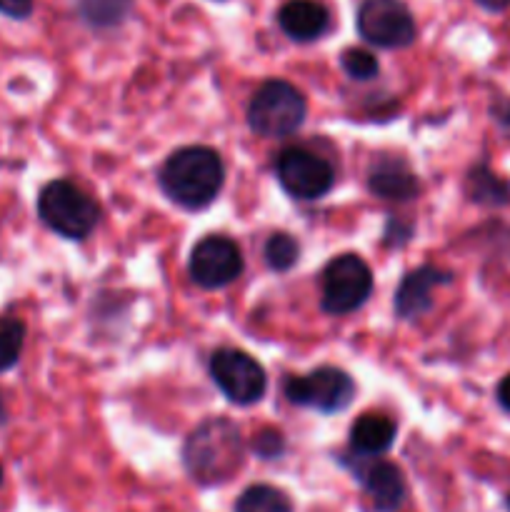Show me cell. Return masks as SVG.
Instances as JSON below:
<instances>
[{
	"instance_id": "83f0119b",
	"label": "cell",
	"mask_w": 510,
	"mask_h": 512,
	"mask_svg": "<svg viewBox=\"0 0 510 512\" xmlns=\"http://www.w3.org/2000/svg\"><path fill=\"white\" fill-rule=\"evenodd\" d=\"M508 508H510V498H508Z\"/></svg>"
},
{
	"instance_id": "44dd1931",
	"label": "cell",
	"mask_w": 510,
	"mask_h": 512,
	"mask_svg": "<svg viewBox=\"0 0 510 512\" xmlns=\"http://www.w3.org/2000/svg\"><path fill=\"white\" fill-rule=\"evenodd\" d=\"M340 68L353 80H373L380 73L378 58L365 48H345L340 53Z\"/></svg>"
},
{
	"instance_id": "e0dca14e",
	"label": "cell",
	"mask_w": 510,
	"mask_h": 512,
	"mask_svg": "<svg viewBox=\"0 0 510 512\" xmlns=\"http://www.w3.org/2000/svg\"><path fill=\"white\" fill-rule=\"evenodd\" d=\"M465 190H468V198L478 205L498 208V205L510 203V183L495 175L488 165L470 168L468 178H465Z\"/></svg>"
},
{
	"instance_id": "4fadbf2b",
	"label": "cell",
	"mask_w": 510,
	"mask_h": 512,
	"mask_svg": "<svg viewBox=\"0 0 510 512\" xmlns=\"http://www.w3.org/2000/svg\"><path fill=\"white\" fill-rule=\"evenodd\" d=\"M333 15L320 0H285L278 10V28L293 43H315L330 30Z\"/></svg>"
},
{
	"instance_id": "3957f363",
	"label": "cell",
	"mask_w": 510,
	"mask_h": 512,
	"mask_svg": "<svg viewBox=\"0 0 510 512\" xmlns=\"http://www.w3.org/2000/svg\"><path fill=\"white\" fill-rule=\"evenodd\" d=\"M305 113V95L288 80L270 78L250 98L248 125L260 138H285L300 130Z\"/></svg>"
},
{
	"instance_id": "484cf974",
	"label": "cell",
	"mask_w": 510,
	"mask_h": 512,
	"mask_svg": "<svg viewBox=\"0 0 510 512\" xmlns=\"http://www.w3.org/2000/svg\"><path fill=\"white\" fill-rule=\"evenodd\" d=\"M493 115L500 120V123L510 125V100H503V103L493 105Z\"/></svg>"
},
{
	"instance_id": "5bb4252c",
	"label": "cell",
	"mask_w": 510,
	"mask_h": 512,
	"mask_svg": "<svg viewBox=\"0 0 510 512\" xmlns=\"http://www.w3.org/2000/svg\"><path fill=\"white\" fill-rule=\"evenodd\" d=\"M368 190L380 200L405 203L420 193V180L403 158H380L368 170Z\"/></svg>"
},
{
	"instance_id": "6da1fadb",
	"label": "cell",
	"mask_w": 510,
	"mask_h": 512,
	"mask_svg": "<svg viewBox=\"0 0 510 512\" xmlns=\"http://www.w3.org/2000/svg\"><path fill=\"white\" fill-rule=\"evenodd\" d=\"M245 460V440L238 425L228 418H208L183 445V465L190 478L200 485L228 483Z\"/></svg>"
},
{
	"instance_id": "4316f807",
	"label": "cell",
	"mask_w": 510,
	"mask_h": 512,
	"mask_svg": "<svg viewBox=\"0 0 510 512\" xmlns=\"http://www.w3.org/2000/svg\"><path fill=\"white\" fill-rule=\"evenodd\" d=\"M0 485H3V465H0Z\"/></svg>"
},
{
	"instance_id": "ffe728a7",
	"label": "cell",
	"mask_w": 510,
	"mask_h": 512,
	"mask_svg": "<svg viewBox=\"0 0 510 512\" xmlns=\"http://www.w3.org/2000/svg\"><path fill=\"white\" fill-rule=\"evenodd\" d=\"M25 325L15 318L0 320V373L15 368L23 353Z\"/></svg>"
},
{
	"instance_id": "9a60e30c",
	"label": "cell",
	"mask_w": 510,
	"mask_h": 512,
	"mask_svg": "<svg viewBox=\"0 0 510 512\" xmlns=\"http://www.w3.org/2000/svg\"><path fill=\"white\" fill-rule=\"evenodd\" d=\"M398 435V425L383 413H365L350 425V450L368 458L388 453Z\"/></svg>"
},
{
	"instance_id": "ba28073f",
	"label": "cell",
	"mask_w": 510,
	"mask_h": 512,
	"mask_svg": "<svg viewBox=\"0 0 510 512\" xmlns=\"http://www.w3.org/2000/svg\"><path fill=\"white\" fill-rule=\"evenodd\" d=\"M285 398L300 408H313L318 413H340L355 398V380L345 370L323 365L310 373L288 378Z\"/></svg>"
},
{
	"instance_id": "d6986e66",
	"label": "cell",
	"mask_w": 510,
	"mask_h": 512,
	"mask_svg": "<svg viewBox=\"0 0 510 512\" xmlns=\"http://www.w3.org/2000/svg\"><path fill=\"white\" fill-rule=\"evenodd\" d=\"M300 258V243L290 233H273L265 243V263L275 273H285Z\"/></svg>"
},
{
	"instance_id": "2e32d148",
	"label": "cell",
	"mask_w": 510,
	"mask_h": 512,
	"mask_svg": "<svg viewBox=\"0 0 510 512\" xmlns=\"http://www.w3.org/2000/svg\"><path fill=\"white\" fill-rule=\"evenodd\" d=\"M135 0H73L78 18L90 30H115L130 18Z\"/></svg>"
},
{
	"instance_id": "5b68a950",
	"label": "cell",
	"mask_w": 510,
	"mask_h": 512,
	"mask_svg": "<svg viewBox=\"0 0 510 512\" xmlns=\"http://www.w3.org/2000/svg\"><path fill=\"white\" fill-rule=\"evenodd\" d=\"M355 28L365 43L380 50L410 48L418 38V23L403 0H360Z\"/></svg>"
},
{
	"instance_id": "8992f818",
	"label": "cell",
	"mask_w": 510,
	"mask_h": 512,
	"mask_svg": "<svg viewBox=\"0 0 510 512\" xmlns=\"http://www.w3.org/2000/svg\"><path fill=\"white\" fill-rule=\"evenodd\" d=\"M210 378L233 405H255L268 390V375L250 353L238 348H218L210 355Z\"/></svg>"
},
{
	"instance_id": "ac0fdd59",
	"label": "cell",
	"mask_w": 510,
	"mask_h": 512,
	"mask_svg": "<svg viewBox=\"0 0 510 512\" xmlns=\"http://www.w3.org/2000/svg\"><path fill=\"white\" fill-rule=\"evenodd\" d=\"M235 512H293V503L273 485H250L235 503Z\"/></svg>"
},
{
	"instance_id": "7a4b0ae2",
	"label": "cell",
	"mask_w": 510,
	"mask_h": 512,
	"mask_svg": "<svg viewBox=\"0 0 510 512\" xmlns=\"http://www.w3.org/2000/svg\"><path fill=\"white\" fill-rule=\"evenodd\" d=\"M158 183L175 205L185 210H203L223 190V158L205 145L180 148L165 158L158 173Z\"/></svg>"
},
{
	"instance_id": "9c48e42d",
	"label": "cell",
	"mask_w": 510,
	"mask_h": 512,
	"mask_svg": "<svg viewBox=\"0 0 510 512\" xmlns=\"http://www.w3.org/2000/svg\"><path fill=\"white\" fill-rule=\"evenodd\" d=\"M275 175H278L280 188L295 200L323 198L335 183L333 165L323 155L300 148V145L280 150L275 158Z\"/></svg>"
},
{
	"instance_id": "8fae6325",
	"label": "cell",
	"mask_w": 510,
	"mask_h": 512,
	"mask_svg": "<svg viewBox=\"0 0 510 512\" xmlns=\"http://www.w3.org/2000/svg\"><path fill=\"white\" fill-rule=\"evenodd\" d=\"M340 463L360 480L378 512H395L405 500V478L398 465L368 455H340Z\"/></svg>"
},
{
	"instance_id": "30bf717a",
	"label": "cell",
	"mask_w": 510,
	"mask_h": 512,
	"mask_svg": "<svg viewBox=\"0 0 510 512\" xmlns=\"http://www.w3.org/2000/svg\"><path fill=\"white\" fill-rule=\"evenodd\" d=\"M243 253L238 243L225 235H205L195 248L190 250L188 273L198 288L220 290L243 275Z\"/></svg>"
},
{
	"instance_id": "277c9868",
	"label": "cell",
	"mask_w": 510,
	"mask_h": 512,
	"mask_svg": "<svg viewBox=\"0 0 510 512\" xmlns=\"http://www.w3.org/2000/svg\"><path fill=\"white\" fill-rule=\"evenodd\" d=\"M38 215L65 240H85L100 220V208L70 180H53L38 195Z\"/></svg>"
},
{
	"instance_id": "603a6c76",
	"label": "cell",
	"mask_w": 510,
	"mask_h": 512,
	"mask_svg": "<svg viewBox=\"0 0 510 512\" xmlns=\"http://www.w3.org/2000/svg\"><path fill=\"white\" fill-rule=\"evenodd\" d=\"M35 8V0H0V13L13 20L30 18Z\"/></svg>"
},
{
	"instance_id": "d4e9b609",
	"label": "cell",
	"mask_w": 510,
	"mask_h": 512,
	"mask_svg": "<svg viewBox=\"0 0 510 512\" xmlns=\"http://www.w3.org/2000/svg\"><path fill=\"white\" fill-rule=\"evenodd\" d=\"M475 5H480L488 13H505L510 8V0H475Z\"/></svg>"
},
{
	"instance_id": "7c38bea8",
	"label": "cell",
	"mask_w": 510,
	"mask_h": 512,
	"mask_svg": "<svg viewBox=\"0 0 510 512\" xmlns=\"http://www.w3.org/2000/svg\"><path fill=\"white\" fill-rule=\"evenodd\" d=\"M450 283H453V273L435 268V265H420V268L410 270V273L400 280L398 290H395L393 305L398 318L418 320L420 315H425L433 308L435 288Z\"/></svg>"
},
{
	"instance_id": "cb8c5ba5",
	"label": "cell",
	"mask_w": 510,
	"mask_h": 512,
	"mask_svg": "<svg viewBox=\"0 0 510 512\" xmlns=\"http://www.w3.org/2000/svg\"><path fill=\"white\" fill-rule=\"evenodd\" d=\"M498 403H500V408L503 410H508L510 413V375H505L503 380H500L498 383Z\"/></svg>"
},
{
	"instance_id": "7402d4cb",
	"label": "cell",
	"mask_w": 510,
	"mask_h": 512,
	"mask_svg": "<svg viewBox=\"0 0 510 512\" xmlns=\"http://www.w3.org/2000/svg\"><path fill=\"white\" fill-rule=\"evenodd\" d=\"M250 450H253L258 458L263 460H273V458H280V455L285 453V438L280 430L275 428H263L258 430V433L253 435V440H250Z\"/></svg>"
},
{
	"instance_id": "52a82bcc",
	"label": "cell",
	"mask_w": 510,
	"mask_h": 512,
	"mask_svg": "<svg viewBox=\"0 0 510 512\" xmlns=\"http://www.w3.org/2000/svg\"><path fill=\"white\" fill-rule=\"evenodd\" d=\"M373 293V273L360 255L345 253L323 273V310L328 315L355 313Z\"/></svg>"
}]
</instances>
